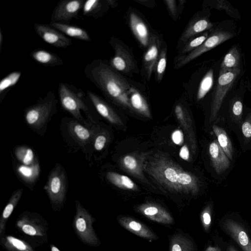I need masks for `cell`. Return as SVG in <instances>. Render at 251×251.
<instances>
[{
	"mask_svg": "<svg viewBox=\"0 0 251 251\" xmlns=\"http://www.w3.org/2000/svg\"><path fill=\"white\" fill-rule=\"evenodd\" d=\"M50 25L66 36H68L84 41L90 42L91 38L88 32L79 27L59 23H51Z\"/></svg>",
	"mask_w": 251,
	"mask_h": 251,
	"instance_id": "obj_22",
	"label": "cell"
},
{
	"mask_svg": "<svg viewBox=\"0 0 251 251\" xmlns=\"http://www.w3.org/2000/svg\"><path fill=\"white\" fill-rule=\"evenodd\" d=\"M23 193V189L15 191L5 206L0 218V236L5 234L6 225Z\"/></svg>",
	"mask_w": 251,
	"mask_h": 251,
	"instance_id": "obj_24",
	"label": "cell"
},
{
	"mask_svg": "<svg viewBox=\"0 0 251 251\" xmlns=\"http://www.w3.org/2000/svg\"><path fill=\"white\" fill-rule=\"evenodd\" d=\"M214 132L216 135L217 142L229 159L232 160L233 149L231 142L226 131L221 127L214 125L212 127Z\"/></svg>",
	"mask_w": 251,
	"mask_h": 251,
	"instance_id": "obj_28",
	"label": "cell"
},
{
	"mask_svg": "<svg viewBox=\"0 0 251 251\" xmlns=\"http://www.w3.org/2000/svg\"><path fill=\"white\" fill-rule=\"evenodd\" d=\"M85 1L83 0H61L55 6L50 18V22L69 24L77 18Z\"/></svg>",
	"mask_w": 251,
	"mask_h": 251,
	"instance_id": "obj_11",
	"label": "cell"
},
{
	"mask_svg": "<svg viewBox=\"0 0 251 251\" xmlns=\"http://www.w3.org/2000/svg\"><path fill=\"white\" fill-rule=\"evenodd\" d=\"M164 2L172 18L174 20H177L182 8L179 4L177 5L176 1L175 0H165Z\"/></svg>",
	"mask_w": 251,
	"mask_h": 251,
	"instance_id": "obj_38",
	"label": "cell"
},
{
	"mask_svg": "<svg viewBox=\"0 0 251 251\" xmlns=\"http://www.w3.org/2000/svg\"><path fill=\"white\" fill-rule=\"evenodd\" d=\"M108 5L114 7L117 5V1L114 0H105Z\"/></svg>",
	"mask_w": 251,
	"mask_h": 251,
	"instance_id": "obj_47",
	"label": "cell"
},
{
	"mask_svg": "<svg viewBox=\"0 0 251 251\" xmlns=\"http://www.w3.org/2000/svg\"><path fill=\"white\" fill-rule=\"evenodd\" d=\"M17 173L20 176L26 183L34 182L40 174V166L38 162L26 166L21 165L17 167Z\"/></svg>",
	"mask_w": 251,
	"mask_h": 251,
	"instance_id": "obj_29",
	"label": "cell"
},
{
	"mask_svg": "<svg viewBox=\"0 0 251 251\" xmlns=\"http://www.w3.org/2000/svg\"><path fill=\"white\" fill-rule=\"evenodd\" d=\"M161 210L157 206L153 205H147L143 211L144 213L147 216H151L159 213Z\"/></svg>",
	"mask_w": 251,
	"mask_h": 251,
	"instance_id": "obj_42",
	"label": "cell"
},
{
	"mask_svg": "<svg viewBox=\"0 0 251 251\" xmlns=\"http://www.w3.org/2000/svg\"><path fill=\"white\" fill-rule=\"evenodd\" d=\"M163 43L158 35L151 34L149 44L143 57V72L147 80H150L154 71Z\"/></svg>",
	"mask_w": 251,
	"mask_h": 251,
	"instance_id": "obj_13",
	"label": "cell"
},
{
	"mask_svg": "<svg viewBox=\"0 0 251 251\" xmlns=\"http://www.w3.org/2000/svg\"><path fill=\"white\" fill-rule=\"evenodd\" d=\"M109 43L114 52L109 62L110 66L118 72L127 75L137 73L138 70L136 61L126 46L114 37L110 38Z\"/></svg>",
	"mask_w": 251,
	"mask_h": 251,
	"instance_id": "obj_8",
	"label": "cell"
},
{
	"mask_svg": "<svg viewBox=\"0 0 251 251\" xmlns=\"http://www.w3.org/2000/svg\"><path fill=\"white\" fill-rule=\"evenodd\" d=\"M68 130L71 136L81 146L90 142L93 136V133L91 130L76 121L70 123Z\"/></svg>",
	"mask_w": 251,
	"mask_h": 251,
	"instance_id": "obj_23",
	"label": "cell"
},
{
	"mask_svg": "<svg viewBox=\"0 0 251 251\" xmlns=\"http://www.w3.org/2000/svg\"><path fill=\"white\" fill-rule=\"evenodd\" d=\"M232 117L236 121H240L243 112V103L240 99H233L230 105Z\"/></svg>",
	"mask_w": 251,
	"mask_h": 251,
	"instance_id": "obj_37",
	"label": "cell"
},
{
	"mask_svg": "<svg viewBox=\"0 0 251 251\" xmlns=\"http://www.w3.org/2000/svg\"><path fill=\"white\" fill-rule=\"evenodd\" d=\"M172 251H182L181 247L178 244H175L172 248Z\"/></svg>",
	"mask_w": 251,
	"mask_h": 251,
	"instance_id": "obj_48",
	"label": "cell"
},
{
	"mask_svg": "<svg viewBox=\"0 0 251 251\" xmlns=\"http://www.w3.org/2000/svg\"><path fill=\"white\" fill-rule=\"evenodd\" d=\"M227 251H238V250L233 246L230 245L228 247Z\"/></svg>",
	"mask_w": 251,
	"mask_h": 251,
	"instance_id": "obj_51",
	"label": "cell"
},
{
	"mask_svg": "<svg viewBox=\"0 0 251 251\" xmlns=\"http://www.w3.org/2000/svg\"><path fill=\"white\" fill-rule=\"evenodd\" d=\"M128 227L134 231H139L142 229V225L135 221H131L129 223Z\"/></svg>",
	"mask_w": 251,
	"mask_h": 251,
	"instance_id": "obj_45",
	"label": "cell"
},
{
	"mask_svg": "<svg viewBox=\"0 0 251 251\" xmlns=\"http://www.w3.org/2000/svg\"><path fill=\"white\" fill-rule=\"evenodd\" d=\"M128 23L131 30L140 44L147 48L151 36L149 27L143 19L135 12L128 14Z\"/></svg>",
	"mask_w": 251,
	"mask_h": 251,
	"instance_id": "obj_17",
	"label": "cell"
},
{
	"mask_svg": "<svg viewBox=\"0 0 251 251\" xmlns=\"http://www.w3.org/2000/svg\"><path fill=\"white\" fill-rule=\"evenodd\" d=\"M0 237V244L7 251H35L34 248L25 240L6 234Z\"/></svg>",
	"mask_w": 251,
	"mask_h": 251,
	"instance_id": "obj_21",
	"label": "cell"
},
{
	"mask_svg": "<svg viewBox=\"0 0 251 251\" xmlns=\"http://www.w3.org/2000/svg\"><path fill=\"white\" fill-rule=\"evenodd\" d=\"M87 94L97 112L112 124L123 125V123L114 110L96 93L88 90Z\"/></svg>",
	"mask_w": 251,
	"mask_h": 251,
	"instance_id": "obj_18",
	"label": "cell"
},
{
	"mask_svg": "<svg viewBox=\"0 0 251 251\" xmlns=\"http://www.w3.org/2000/svg\"><path fill=\"white\" fill-rule=\"evenodd\" d=\"M207 251H220L219 248L210 247Z\"/></svg>",
	"mask_w": 251,
	"mask_h": 251,
	"instance_id": "obj_52",
	"label": "cell"
},
{
	"mask_svg": "<svg viewBox=\"0 0 251 251\" xmlns=\"http://www.w3.org/2000/svg\"><path fill=\"white\" fill-rule=\"evenodd\" d=\"M240 72V68L219 73L217 84L213 98L210 122H213L217 117L223 100Z\"/></svg>",
	"mask_w": 251,
	"mask_h": 251,
	"instance_id": "obj_10",
	"label": "cell"
},
{
	"mask_svg": "<svg viewBox=\"0 0 251 251\" xmlns=\"http://www.w3.org/2000/svg\"><path fill=\"white\" fill-rule=\"evenodd\" d=\"M107 142V137L103 134L97 135L94 140V147L97 151H101L105 147Z\"/></svg>",
	"mask_w": 251,
	"mask_h": 251,
	"instance_id": "obj_40",
	"label": "cell"
},
{
	"mask_svg": "<svg viewBox=\"0 0 251 251\" xmlns=\"http://www.w3.org/2000/svg\"><path fill=\"white\" fill-rule=\"evenodd\" d=\"M209 210H206L202 214V220L204 225L208 228L211 222V217Z\"/></svg>",
	"mask_w": 251,
	"mask_h": 251,
	"instance_id": "obj_44",
	"label": "cell"
},
{
	"mask_svg": "<svg viewBox=\"0 0 251 251\" xmlns=\"http://www.w3.org/2000/svg\"><path fill=\"white\" fill-rule=\"evenodd\" d=\"M66 176L63 168L57 164L48 176L44 187L53 210L59 211L65 203L66 196Z\"/></svg>",
	"mask_w": 251,
	"mask_h": 251,
	"instance_id": "obj_7",
	"label": "cell"
},
{
	"mask_svg": "<svg viewBox=\"0 0 251 251\" xmlns=\"http://www.w3.org/2000/svg\"><path fill=\"white\" fill-rule=\"evenodd\" d=\"M179 155L181 158L185 161H188L189 160L190 152L187 145H184L180 148L179 152Z\"/></svg>",
	"mask_w": 251,
	"mask_h": 251,
	"instance_id": "obj_43",
	"label": "cell"
},
{
	"mask_svg": "<svg viewBox=\"0 0 251 251\" xmlns=\"http://www.w3.org/2000/svg\"><path fill=\"white\" fill-rule=\"evenodd\" d=\"M143 169L158 184L170 191L193 194L199 192L196 176L162 153L157 152L148 156Z\"/></svg>",
	"mask_w": 251,
	"mask_h": 251,
	"instance_id": "obj_1",
	"label": "cell"
},
{
	"mask_svg": "<svg viewBox=\"0 0 251 251\" xmlns=\"http://www.w3.org/2000/svg\"><path fill=\"white\" fill-rule=\"evenodd\" d=\"M208 152L212 166L217 174H220L229 168V160L217 140L209 144Z\"/></svg>",
	"mask_w": 251,
	"mask_h": 251,
	"instance_id": "obj_19",
	"label": "cell"
},
{
	"mask_svg": "<svg viewBox=\"0 0 251 251\" xmlns=\"http://www.w3.org/2000/svg\"><path fill=\"white\" fill-rule=\"evenodd\" d=\"M128 95L132 109L143 116L151 118V114L149 105L140 92L132 86Z\"/></svg>",
	"mask_w": 251,
	"mask_h": 251,
	"instance_id": "obj_20",
	"label": "cell"
},
{
	"mask_svg": "<svg viewBox=\"0 0 251 251\" xmlns=\"http://www.w3.org/2000/svg\"><path fill=\"white\" fill-rule=\"evenodd\" d=\"M213 83V71H208L201 80L198 92L197 98L198 100L203 99L212 87Z\"/></svg>",
	"mask_w": 251,
	"mask_h": 251,
	"instance_id": "obj_34",
	"label": "cell"
},
{
	"mask_svg": "<svg viewBox=\"0 0 251 251\" xmlns=\"http://www.w3.org/2000/svg\"><path fill=\"white\" fill-rule=\"evenodd\" d=\"M234 36L230 32L216 30L209 35L205 41L198 48L183 56H179L176 60L175 68H180L203 53L209 51Z\"/></svg>",
	"mask_w": 251,
	"mask_h": 251,
	"instance_id": "obj_9",
	"label": "cell"
},
{
	"mask_svg": "<svg viewBox=\"0 0 251 251\" xmlns=\"http://www.w3.org/2000/svg\"><path fill=\"white\" fill-rule=\"evenodd\" d=\"M75 214L73 221L74 232L84 244L96 247L100 244L99 239L93 227L95 219L78 200L75 201Z\"/></svg>",
	"mask_w": 251,
	"mask_h": 251,
	"instance_id": "obj_6",
	"label": "cell"
},
{
	"mask_svg": "<svg viewBox=\"0 0 251 251\" xmlns=\"http://www.w3.org/2000/svg\"><path fill=\"white\" fill-rule=\"evenodd\" d=\"M175 113L177 119L182 126L183 129L187 132L191 141L193 144V146L195 147V143L192 128L189 123L190 121L183 106L179 104L176 105L175 108Z\"/></svg>",
	"mask_w": 251,
	"mask_h": 251,
	"instance_id": "obj_31",
	"label": "cell"
},
{
	"mask_svg": "<svg viewBox=\"0 0 251 251\" xmlns=\"http://www.w3.org/2000/svg\"><path fill=\"white\" fill-rule=\"evenodd\" d=\"M147 153H132L123 156L120 160L121 167L139 179L147 182L144 175V164Z\"/></svg>",
	"mask_w": 251,
	"mask_h": 251,
	"instance_id": "obj_14",
	"label": "cell"
},
{
	"mask_svg": "<svg viewBox=\"0 0 251 251\" xmlns=\"http://www.w3.org/2000/svg\"><path fill=\"white\" fill-rule=\"evenodd\" d=\"M15 226L22 235L33 241L43 243L47 240L48 224L37 213L24 211L17 218Z\"/></svg>",
	"mask_w": 251,
	"mask_h": 251,
	"instance_id": "obj_5",
	"label": "cell"
},
{
	"mask_svg": "<svg viewBox=\"0 0 251 251\" xmlns=\"http://www.w3.org/2000/svg\"><path fill=\"white\" fill-rule=\"evenodd\" d=\"M57 102L54 92L49 90L44 97L25 109V117L27 125L38 130L44 127L55 112Z\"/></svg>",
	"mask_w": 251,
	"mask_h": 251,
	"instance_id": "obj_4",
	"label": "cell"
},
{
	"mask_svg": "<svg viewBox=\"0 0 251 251\" xmlns=\"http://www.w3.org/2000/svg\"><path fill=\"white\" fill-rule=\"evenodd\" d=\"M22 73L20 71H14L8 74L0 81V95L2 94L9 88L14 86L20 79Z\"/></svg>",
	"mask_w": 251,
	"mask_h": 251,
	"instance_id": "obj_36",
	"label": "cell"
},
{
	"mask_svg": "<svg viewBox=\"0 0 251 251\" xmlns=\"http://www.w3.org/2000/svg\"><path fill=\"white\" fill-rule=\"evenodd\" d=\"M34 28L41 38L54 47L66 48L72 44V40L50 25L35 23Z\"/></svg>",
	"mask_w": 251,
	"mask_h": 251,
	"instance_id": "obj_12",
	"label": "cell"
},
{
	"mask_svg": "<svg viewBox=\"0 0 251 251\" xmlns=\"http://www.w3.org/2000/svg\"><path fill=\"white\" fill-rule=\"evenodd\" d=\"M16 158L23 164L31 165L36 162L33 150L26 146H20L15 151Z\"/></svg>",
	"mask_w": 251,
	"mask_h": 251,
	"instance_id": "obj_32",
	"label": "cell"
},
{
	"mask_svg": "<svg viewBox=\"0 0 251 251\" xmlns=\"http://www.w3.org/2000/svg\"><path fill=\"white\" fill-rule=\"evenodd\" d=\"M223 226L243 251H251V239L239 223L232 220L226 219L223 222Z\"/></svg>",
	"mask_w": 251,
	"mask_h": 251,
	"instance_id": "obj_16",
	"label": "cell"
},
{
	"mask_svg": "<svg viewBox=\"0 0 251 251\" xmlns=\"http://www.w3.org/2000/svg\"><path fill=\"white\" fill-rule=\"evenodd\" d=\"M50 251H60V250L53 244L50 245Z\"/></svg>",
	"mask_w": 251,
	"mask_h": 251,
	"instance_id": "obj_49",
	"label": "cell"
},
{
	"mask_svg": "<svg viewBox=\"0 0 251 251\" xmlns=\"http://www.w3.org/2000/svg\"><path fill=\"white\" fill-rule=\"evenodd\" d=\"M104 1L100 0H88L85 1L82 7V12L84 15L93 17H98L107 4L103 2Z\"/></svg>",
	"mask_w": 251,
	"mask_h": 251,
	"instance_id": "obj_30",
	"label": "cell"
},
{
	"mask_svg": "<svg viewBox=\"0 0 251 251\" xmlns=\"http://www.w3.org/2000/svg\"><path fill=\"white\" fill-rule=\"evenodd\" d=\"M209 36L206 31L200 36L189 40L179 50V56L186 55L200 47Z\"/></svg>",
	"mask_w": 251,
	"mask_h": 251,
	"instance_id": "obj_33",
	"label": "cell"
},
{
	"mask_svg": "<svg viewBox=\"0 0 251 251\" xmlns=\"http://www.w3.org/2000/svg\"><path fill=\"white\" fill-rule=\"evenodd\" d=\"M30 56L38 63L46 66L54 67L64 64L63 60L59 56L45 50L36 49L31 53Z\"/></svg>",
	"mask_w": 251,
	"mask_h": 251,
	"instance_id": "obj_25",
	"label": "cell"
},
{
	"mask_svg": "<svg viewBox=\"0 0 251 251\" xmlns=\"http://www.w3.org/2000/svg\"><path fill=\"white\" fill-rule=\"evenodd\" d=\"M106 176L111 184L119 188L133 191L138 188L137 185L126 176L114 172H108Z\"/></svg>",
	"mask_w": 251,
	"mask_h": 251,
	"instance_id": "obj_26",
	"label": "cell"
},
{
	"mask_svg": "<svg viewBox=\"0 0 251 251\" xmlns=\"http://www.w3.org/2000/svg\"><path fill=\"white\" fill-rule=\"evenodd\" d=\"M242 132L245 140L251 139V114L246 117L241 126Z\"/></svg>",
	"mask_w": 251,
	"mask_h": 251,
	"instance_id": "obj_39",
	"label": "cell"
},
{
	"mask_svg": "<svg viewBox=\"0 0 251 251\" xmlns=\"http://www.w3.org/2000/svg\"><path fill=\"white\" fill-rule=\"evenodd\" d=\"M58 92L61 106L65 110L76 120L86 123L81 113V111H83L88 118L93 122L86 102L85 93L82 90L67 83L61 82L58 85Z\"/></svg>",
	"mask_w": 251,
	"mask_h": 251,
	"instance_id": "obj_3",
	"label": "cell"
},
{
	"mask_svg": "<svg viewBox=\"0 0 251 251\" xmlns=\"http://www.w3.org/2000/svg\"><path fill=\"white\" fill-rule=\"evenodd\" d=\"M3 35L1 30H0V49L1 50V49L2 48V45L3 43Z\"/></svg>",
	"mask_w": 251,
	"mask_h": 251,
	"instance_id": "obj_50",
	"label": "cell"
},
{
	"mask_svg": "<svg viewBox=\"0 0 251 251\" xmlns=\"http://www.w3.org/2000/svg\"><path fill=\"white\" fill-rule=\"evenodd\" d=\"M167 48L165 44L162 46L159 56L154 69L157 81L160 82L164 76L167 65Z\"/></svg>",
	"mask_w": 251,
	"mask_h": 251,
	"instance_id": "obj_35",
	"label": "cell"
},
{
	"mask_svg": "<svg viewBox=\"0 0 251 251\" xmlns=\"http://www.w3.org/2000/svg\"><path fill=\"white\" fill-rule=\"evenodd\" d=\"M84 74L107 97L125 107L132 109L128 95L131 85L107 61L100 59L94 60L86 65Z\"/></svg>",
	"mask_w": 251,
	"mask_h": 251,
	"instance_id": "obj_2",
	"label": "cell"
},
{
	"mask_svg": "<svg viewBox=\"0 0 251 251\" xmlns=\"http://www.w3.org/2000/svg\"><path fill=\"white\" fill-rule=\"evenodd\" d=\"M240 54L238 48L232 47L225 56L221 65L219 73L239 68Z\"/></svg>",
	"mask_w": 251,
	"mask_h": 251,
	"instance_id": "obj_27",
	"label": "cell"
},
{
	"mask_svg": "<svg viewBox=\"0 0 251 251\" xmlns=\"http://www.w3.org/2000/svg\"><path fill=\"white\" fill-rule=\"evenodd\" d=\"M213 26V24L206 17H195L191 19L179 38V50L195 36L211 28Z\"/></svg>",
	"mask_w": 251,
	"mask_h": 251,
	"instance_id": "obj_15",
	"label": "cell"
},
{
	"mask_svg": "<svg viewBox=\"0 0 251 251\" xmlns=\"http://www.w3.org/2000/svg\"><path fill=\"white\" fill-rule=\"evenodd\" d=\"M136 2L142 4L147 7H152L155 4V2L153 0H135Z\"/></svg>",
	"mask_w": 251,
	"mask_h": 251,
	"instance_id": "obj_46",
	"label": "cell"
},
{
	"mask_svg": "<svg viewBox=\"0 0 251 251\" xmlns=\"http://www.w3.org/2000/svg\"><path fill=\"white\" fill-rule=\"evenodd\" d=\"M171 139L175 144L178 146L181 145L184 142L183 132L179 129L174 131L171 135Z\"/></svg>",
	"mask_w": 251,
	"mask_h": 251,
	"instance_id": "obj_41",
	"label": "cell"
}]
</instances>
